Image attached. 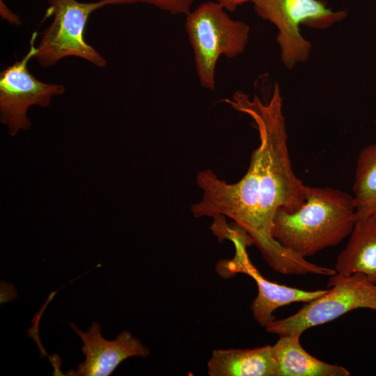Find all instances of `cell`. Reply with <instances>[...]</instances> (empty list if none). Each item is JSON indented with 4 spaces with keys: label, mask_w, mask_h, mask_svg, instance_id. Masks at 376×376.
Returning a JSON list of instances; mask_svg holds the SVG:
<instances>
[{
    "label": "cell",
    "mask_w": 376,
    "mask_h": 376,
    "mask_svg": "<svg viewBox=\"0 0 376 376\" xmlns=\"http://www.w3.org/2000/svg\"><path fill=\"white\" fill-rule=\"evenodd\" d=\"M223 101L253 120L260 138L253 152L259 178L260 213L265 231L271 235L276 211L298 210L305 201L306 185L292 169L290 159L282 97L279 83L274 86L269 100L264 102L256 95L249 97L242 91L235 92Z\"/></svg>",
    "instance_id": "cell-1"
},
{
    "label": "cell",
    "mask_w": 376,
    "mask_h": 376,
    "mask_svg": "<svg viewBox=\"0 0 376 376\" xmlns=\"http://www.w3.org/2000/svg\"><path fill=\"white\" fill-rule=\"evenodd\" d=\"M355 221L353 196L331 187L306 186L305 201L298 210L276 211L272 235L282 246L306 258L340 243Z\"/></svg>",
    "instance_id": "cell-2"
},
{
    "label": "cell",
    "mask_w": 376,
    "mask_h": 376,
    "mask_svg": "<svg viewBox=\"0 0 376 376\" xmlns=\"http://www.w3.org/2000/svg\"><path fill=\"white\" fill-rule=\"evenodd\" d=\"M225 10L216 1H206L191 10L185 23L199 82L212 91L219 58H233L243 53L250 33L246 23L232 19Z\"/></svg>",
    "instance_id": "cell-3"
},
{
    "label": "cell",
    "mask_w": 376,
    "mask_h": 376,
    "mask_svg": "<svg viewBox=\"0 0 376 376\" xmlns=\"http://www.w3.org/2000/svg\"><path fill=\"white\" fill-rule=\"evenodd\" d=\"M46 17H53L52 23L41 33L34 58L42 67H50L61 59L76 56L94 65L103 68L106 59L84 39V31L90 15L110 5L126 4V0H99L81 2L77 0H48Z\"/></svg>",
    "instance_id": "cell-4"
},
{
    "label": "cell",
    "mask_w": 376,
    "mask_h": 376,
    "mask_svg": "<svg viewBox=\"0 0 376 376\" xmlns=\"http://www.w3.org/2000/svg\"><path fill=\"white\" fill-rule=\"evenodd\" d=\"M253 10L279 30L276 42L283 65L292 70L306 62L311 43L301 34L300 25L326 29L348 15L346 10H333L322 0H252Z\"/></svg>",
    "instance_id": "cell-5"
},
{
    "label": "cell",
    "mask_w": 376,
    "mask_h": 376,
    "mask_svg": "<svg viewBox=\"0 0 376 376\" xmlns=\"http://www.w3.org/2000/svg\"><path fill=\"white\" fill-rule=\"evenodd\" d=\"M330 289L321 296L306 302L296 313L274 320L266 330L280 336L301 335L306 330L318 326L357 308L376 311V284L361 274L330 276Z\"/></svg>",
    "instance_id": "cell-6"
},
{
    "label": "cell",
    "mask_w": 376,
    "mask_h": 376,
    "mask_svg": "<svg viewBox=\"0 0 376 376\" xmlns=\"http://www.w3.org/2000/svg\"><path fill=\"white\" fill-rule=\"evenodd\" d=\"M214 234L220 239H228L235 246V256L231 260L219 262L217 269L224 277L236 273L250 276L256 283L258 295L251 310L254 320L265 327L274 320V311L295 302H308L324 294L327 290H305L272 282L265 279L251 263L246 248L253 243L250 237L234 223L229 226L224 218L214 221L211 226Z\"/></svg>",
    "instance_id": "cell-7"
},
{
    "label": "cell",
    "mask_w": 376,
    "mask_h": 376,
    "mask_svg": "<svg viewBox=\"0 0 376 376\" xmlns=\"http://www.w3.org/2000/svg\"><path fill=\"white\" fill-rule=\"evenodd\" d=\"M37 36L33 33L26 54L0 73V120L12 136L30 127L27 111L31 106L47 107L54 96L65 91L63 85L41 81L29 70L28 63L36 54Z\"/></svg>",
    "instance_id": "cell-8"
},
{
    "label": "cell",
    "mask_w": 376,
    "mask_h": 376,
    "mask_svg": "<svg viewBox=\"0 0 376 376\" xmlns=\"http://www.w3.org/2000/svg\"><path fill=\"white\" fill-rule=\"evenodd\" d=\"M68 324L81 338L86 359L76 370H70L65 375L109 376L124 360L134 357H147L150 353L149 349L127 330L109 340L102 337V327L98 322H94L86 332L75 324Z\"/></svg>",
    "instance_id": "cell-9"
},
{
    "label": "cell",
    "mask_w": 376,
    "mask_h": 376,
    "mask_svg": "<svg viewBox=\"0 0 376 376\" xmlns=\"http://www.w3.org/2000/svg\"><path fill=\"white\" fill-rule=\"evenodd\" d=\"M335 270L343 276L363 274L376 284V213L355 221Z\"/></svg>",
    "instance_id": "cell-10"
},
{
    "label": "cell",
    "mask_w": 376,
    "mask_h": 376,
    "mask_svg": "<svg viewBox=\"0 0 376 376\" xmlns=\"http://www.w3.org/2000/svg\"><path fill=\"white\" fill-rule=\"evenodd\" d=\"M210 376H277L272 345L215 350L207 362Z\"/></svg>",
    "instance_id": "cell-11"
},
{
    "label": "cell",
    "mask_w": 376,
    "mask_h": 376,
    "mask_svg": "<svg viewBox=\"0 0 376 376\" xmlns=\"http://www.w3.org/2000/svg\"><path fill=\"white\" fill-rule=\"evenodd\" d=\"M301 335L280 336L272 345L277 376H349L344 367L322 361L301 346Z\"/></svg>",
    "instance_id": "cell-12"
},
{
    "label": "cell",
    "mask_w": 376,
    "mask_h": 376,
    "mask_svg": "<svg viewBox=\"0 0 376 376\" xmlns=\"http://www.w3.org/2000/svg\"><path fill=\"white\" fill-rule=\"evenodd\" d=\"M352 191L356 221L376 213V141L359 154Z\"/></svg>",
    "instance_id": "cell-13"
},
{
    "label": "cell",
    "mask_w": 376,
    "mask_h": 376,
    "mask_svg": "<svg viewBox=\"0 0 376 376\" xmlns=\"http://www.w3.org/2000/svg\"><path fill=\"white\" fill-rule=\"evenodd\" d=\"M127 4L146 3L173 15H187L191 10L195 0H126Z\"/></svg>",
    "instance_id": "cell-14"
},
{
    "label": "cell",
    "mask_w": 376,
    "mask_h": 376,
    "mask_svg": "<svg viewBox=\"0 0 376 376\" xmlns=\"http://www.w3.org/2000/svg\"><path fill=\"white\" fill-rule=\"evenodd\" d=\"M252 0H216L226 10L234 12L243 3L251 2Z\"/></svg>",
    "instance_id": "cell-15"
},
{
    "label": "cell",
    "mask_w": 376,
    "mask_h": 376,
    "mask_svg": "<svg viewBox=\"0 0 376 376\" xmlns=\"http://www.w3.org/2000/svg\"><path fill=\"white\" fill-rule=\"evenodd\" d=\"M3 2V0H0V3H1Z\"/></svg>",
    "instance_id": "cell-16"
}]
</instances>
